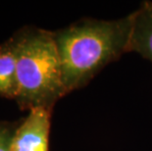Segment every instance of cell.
Returning a JSON list of instances; mask_svg holds the SVG:
<instances>
[{"mask_svg": "<svg viewBox=\"0 0 152 151\" xmlns=\"http://www.w3.org/2000/svg\"><path fill=\"white\" fill-rule=\"evenodd\" d=\"M132 14L130 52L152 63V1L145 0Z\"/></svg>", "mask_w": 152, "mask_h": 151, "instance_id": "obj_4", "label": "cell"}, {"mask_svg": "<svg viewBox=\"0 0 152 151\" xmlns=\"http://www.w3.org/2000/svg\"><path fill=\"white\" fill-rule=\"evenodd\" d=\"M52 109H31L18 124L10 151H49V134Z\"/></svg>", "mask_w": 152, "mask_h": 151, "instance_id": "obj_3", "label": "cell"}, {"mask_svg": "<svg viewBox=\"0 0 152 151\" xmlns=\"http://www.w3.org/2000/svg\"><path fill=\"white\" fill-rule=\"evenodd\" d=\"M13 37L17 58L18 91L21 109H53L67 93L53 31L26 28Z\"/></svg>", "mask_w": 152, "mask_h": 151, "instance_id": "obj_2", "label": "cell"}, {"mask_svg": "<svg viewBox=\"0 0 152 151\" xmlns=\"http://www.w3.org/2000/svg\"><path fill=\"white\" fill-rule=\"evenodd\" d=\"M18 91L17 58L13 37L0 44V96L16 99Z\"/></svg>", "mask_w": 152, "mask_h": 151, "instance_id": "obj_5", "label": "cell"}, {"mask_svg": "<svg viewBox=\"0 0 152 151\" xmlns=\"http://www.w3.org/2000/svg\"><path fill=\"white\" fill-rule=\"evenodd\" d=\"M18 125L0 122V151H10L11 143Z\"/></svg>", "mask_w": 152, "mask_h": 151, "instance_id": "obj_6", "label": "cell"}, {"mask_svg": "<svg viewBox=\"0 0 152 151\" xmlns=\"http://www.w3.org/2000/svg\"><path fill=\"white\" fill-rule=\"evenodd\" d=\"M132 14L115 20L86 18L53 31L66 93L86 85L123 54L130 52Z\"/></svg>", "mask_w": 152, "mask_h": 151, "instance_id": "obj_1", "label": "cell"}]
</instances>
